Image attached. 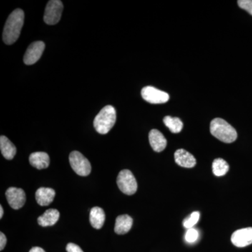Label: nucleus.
Masks as SVG:
<instances>
[{
  "mask_svg": "<svg viewBox=\"0 0 252 252\" xmlns=\"http://www.w3.org/2000/svg\"><path fill=\"white\" fill-rule=\"evenodd\" d=\"M66 250L67 252H84L80 247L74 243L67 244Z\"/></svg>",
  "mask_w": 252,
  "mask_h": 252,
  "instance_id": "nucleus-24",
  "label": "nucleus"
},
{
  "mask_svg": "<svg viewBox=\"0 0 252 252\" xmlns=\"http://www.w3.org/2000/svg\"><path fill=\"white\" fill-rule=\"evenodd\" d=\"M25 14L22 9L14 10L5 23L3 31V41L7 45L14 44L20 34L24 23Z\"/></svg>",
  "mask_w": 252,
  "mask_h": 252,
  "instance_id": "nucleus-1",
  "label": "nucleus"
},
{
  "mask_svg": "<svg viewBox=\"0 0 252 252\" xmlns=\"http://www.w3.org/2000/svg\"><path fill=\"white\" fill-rule=\"evenodd\" d=\"M91 224L95 229H100L103 226L105 220V214L101 207H94L90 212Z\"/></svg>",
  "mask_w": 252,
  "mask_h": 252,
  "instance_id": "nucleus-17",
  "label": "nucleus"
},
{
  "mask_svg": "<svg viewBox=\"0 0 252 252\" xmlns=\"http://www.w3.org/2000/svg\"><path fill=\"white\" fill-rule=\"evenodd\" d=\"M176 163L181 167L192 168L196 165V160L191 154L183 149H178L175 153Z\"/></svg>",
  "mask_w": 252,
  "mask_h": 252,
  "instance_id": "nucleus-11",
  "label": "nucleus"
},
{
  "mask_svg": "<svg viewBox=\"0 0 252 252\" xmlns=\"http://www.w3.org/2000/svg\"><path fill=\"white\" fill-rule=\"evenodd\" d=\"M6 197L8 203L14 210H19L25 205L26 195L22 189L11 187L6 191Z\"/></svg>",
  "mask_w": 252,
  "mask_h": 252,
  "instance_id": "nucleus-9",
  "label": "nucleus"
},
{
  "mask_svg": "<svg viewBox=\"0 0 252 252\" xmlns=\"http://www.w3.org/2000/svg\"><path fill=\"white\" fill-rule=\"evenodd\" d=\"M117 185L123 193L133 195L137 190V183L132 172L124 170L119 172L117 177Z\"/></svg>",
  "mask_w": 252,
  "mask_h": 252,
  "instance_id": "nucleus-5",
  "label": "nucleus"
},
{
  "mask_svg": "<svg viewBox=\"0 0 252 252\" xmlns=\"http://www.w3.org/2000/svg\"><path fill=\"white\" fill-rule=\"evenodd\" d=\"M199 237L198 230L195 228H192L187 230L185 235V240L187 243H194L197 241Z\"/></svg>",
  "mask_w": 252,
  "mask_h": 252,
  "instance_id": "nucleus-22",
  "label": "nucleus"
},
{
  "mask_svg": "<svg viewBox=\"0 0 252 252\" xmlns=\"http://www.w3.org/2000/svg\"><path fill=\"white\" fill-rule=\"evenodd\" d=\"M0 149L3 157L7 160H12L16 154L14 144L5 136L2 135L0 137Z\"/></svg>",
  "mask_w": 252,
  "mask_h": 252,
  "instance_id": "nucleus-18",
  "label": "nucleus"
},
{
  "mask_svg": "<svg viewBox=\"0 0 252 252\" xmlns=\"http://www.w3.org/2000/svg\"><path fill=\"white\" fill-rule=\"evenodd\" d=\"M63 10V2L60 0H51L46 4L44 21L48 25H55L59 22Z\"/></svg>",
  "mask_w": 252,
  "mask_h": 252,
  "instance_id": "nucleus-6",
  "label": "nucleus"
},
{
  "mask_svg": "<svg viewBox=\"0 0 252 252\" xmlns=\"http://www.w3.org/2000/svg\"><path fill=\"white\" fill-rule=\"evenodd\" d=\"M117 120V112L113 106L107 105L101 109L94 119V129L99 134L108 133Z\"/></svg>",
  "mask_w": 252,
  "mask_h": 252,
  "instance_id": "nucleus-3",
  "label": "nucleus"
},
{
  "mask_svg": "<svg viewBox=\"0 0 252 252\" xmlns=\"http://www.w3.org/2000/svg\"><path fill=\"white\" fill-rule=\"evenodd\" d=\"M30 163L38 170L47 168L49 166V156L45 152H34L30 156Z\"/></svg>",
  "mask_w": 252,
  "mask_h": 252,
  "instance_id": "nucleus-14",
  "label": "nucleus"
},
{
  "mask_svg": "<svg viewBox=\"0 0 252 252\" xmlns=\"http://www.w3.org/2000/svg\"><path fill=\"white\" fill-rule=\"evenodd\" d=\"M133 220L129 215H120L116 220L114 231L118 235H124L128 233L132 228Z\"/></svg>",
  "mask_w": 252,
  "mask_h": 252,
  "instance_id": "nucleus-15",
  "label": "nucleus"
},
{
  "mask_svg": "<svg viewBox=\"0 0 252 252\" xmlns=\"http://www.w3.org/2000/svg\"><path fill=\"white\" fill-rule=\"evenodd\" d=\"M164 124L168 127L169 130L173 133H179L183 128V123L177 117H172L167 116L164 118Z\"/></svg>",
  "mask_w": 252,
  "mask_h": 252,
  "instance_id": "nucleus-20",
  "label": "nucleus"
},
{
  "mask_svg": "<svg viewBox=\"0 0 252 252\" xmlns=\"http://www.w3.org/2000/svg\"><path fill=\"white\" fill-rule=\"evenodd\" d=\"M29 252H46L43 250L42 248H39V247H34V248H32L30 250Z\"/></svg>",
  "mask_w": 252,
  "mask_h": 252,
  "instance_id": "nucleus-26",
  "label": "nucleus"
},
{
  "mask_svg": "<svg viewBox=\"0 0 252 252\" xmlns=\"http://www.w3.org/2000/svg\"><path fill=\"white\" fill-rule=\"evenodd\" d=\"M142 98L151 104L165 103L170 99L166 92L159 90L153 86H146L141 91Z\"/></svg>",
  "mask_w": 252,
  "mask_h": 252,
  "instance_id": "nucleus-7",
  "label": "nucleus"
},
{
  "mask_svg": "<svg viewBox=\"0 0 252 252\" xmlns=\"http://www.w3.org/2000/svg\"><path fill=\"white\" fill-rule=\"evenodd\" d=\"M44 49H45V44L43 41H38L32 43L31 45L28 46L23 58L25 64L31 65L37 62L42 56Z\"/></svg>",
  "mask_w": 252,
  "mask_h": 252,
  "instance_id": "nucleus-8",
  "label": "nucleus"
},
{
  "mask_svg": "<svg viewBox=\"0 0 252 252\" xmlns=\"http://www.w3.org/2000/svg\"><path fill=\"white\" fill-rule=\"evenodd\" d=\"M59 218L60 212L57 210L49 209L38 218L37 221L41 226H52L57 223Z\"/></svg>",
  "mask_w": 252,
  "mask_h": 252,
  "instance_id": "nucleus-16",
  "label": "nucleus"
},
{
  "mask_svg": "<svg viewBox=\"0 0 252 252\" xmlns=\"http://www.w3.org/2000/svg\"><path fill=\"white\" fill-rule=\"evenodd\" d=\"M238 6L252 16V0H239Z\"/></svg>",
  "mask_w": 252,
  "mask_h": 252,
  "instance_id": "nucleus-23",
  "label": "nucleus"
},
{
  "mask_svg": "<svg viewBox=\"0 0 252 252\" xmlns=\"http://www.w3.org/2000/svg\"><path fill=\"white\" fill-rule=\"evenodd\" d=\"M229 170L228 162L222 158L215 159L212 163V172L217 177L225 175Z\"/></svg>",
  "mask_w": 252,
  "mask_h": 252,
  "instance_id": "nucleus-19",
  "label": "nucleus"
},
{
  "mask_svg": "<svg viewBox=\"0 0 252 252\" xmlns=\"http://www.w3.org/2000/svg\"><path fill=\"white\" fill-rule=\"evenodd\" d=\"M56 192L53 189L41 187L36 191V202L41 206H48L54 201Z\"/></svg>",
  "mask_w": 252,
  "mask_h": 252,
  "instance_id": "nucleus-13",
  "label": "nucleus"
},
{
  "mask_svg": "<svg viewBox=\"0 0 252 252\" xmlns=\"http://www.w3.org/2000/svg\"><path fill=\"white\" fill-rule=\"evenodd\" d=\"M69 163L74 172L78 175L86 177L90 175L91 165L89 160L82 154L74 151L69 154Z\"/></svg>",
  "mask_w": 252,
  "mask_h": 252,
  "instance_id": "nucleus-4",
  "label": "nucleus"
},
{
  "mask_svg": "<svg viewBox=\"0 0 252 252\" xmlns=\"http://www.w3.org/2000/svg\"><path fill=\"white\" fill-rule=\"evenodd\" d=\"M210 132L214 137L224 143H232L238 137V134L234 127L220 118H217L212 121Z\"/></svg>",
  "mask_w": 252,
  "mask_h": 252,
  "instance_id": "nucleus-2",
  "label": "nucleus"
},
{
  "mask_svg": "<svg viewBox=\"0 0 252 252\" xmlns=\"http://www.w3.org/2000/svg\"><path fill=\"white\" fill-rule=\"evenodd\" d=\"M200 219V213L198 212H194L191 215L184 220V226L187 229L193 228L194 225L198 223Z\"/></svg>",
  "mask_w": 252,
  "mask_h": 252,
  "instance_id": "nucleus-21",
  "label": "nucleus"
},
{
  "mask_svg": "<svg viewBox=\"0 0 252 252\" xmlns=\"http://www.w3.org/2000/svg\"><path fill=\"white\" fill-rule=\"evenodd\" d=\"M6 244V238L3 233H0V250L2 251L4 250Z\"/></svg>",
  "mask_w": 252,
  "mask_h": 252,
  "instance_id": "nucleus-25",
  "label": "nucleus"
},
{
  "mask_svg": "<svg viewBox=\"0 0 252 252\" xmlns=\"http://www.w3.org/2000/svg\"><path fill=\"white\" fill-rule=\"evenodd\" d=\"M231 242L238 248H245L252 244V228L236 230L231 236Z\"/></svg>",
  "mask_w": 252,
  "mask_h": 252,
  "instance_id": "nucleus-10",
  "label": "nucleus"
},
{
  "mask_svg": "<svg viewBox=\"0 0 252 252\" xmlns=\"http://www.w3.org/2000/svg\"><path fill=\"white\" fill-rule=\"evenodd\" d=\"M3 214H4V210H3L2 207H0V219L2 218Z\"/></svg>",
  "mask_w": 252,
  "mask_h": 252,
  "instance_id": "nucleus-27",
  "label": "nucleus"
},
{
  "mask_svg": "<svg viewBox=\"0 0 252 252\" xmlns=\"http://www.w3.org/2000/svg\"><path fill=\"white\" fill-rule=\"evenodd\" d=\"M149 143L154 152H161L167 146V140L160 131L154 129L149 132Z\"/></svg>",
  "mask_w": 252,
  "mask_h": 252,
  "instance_id": "nucleus-12",
  "label": "nucleus"
}]
</instances>
